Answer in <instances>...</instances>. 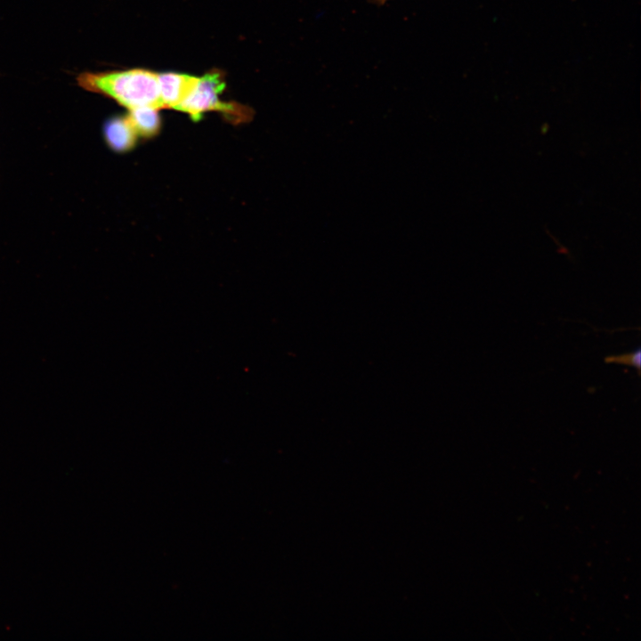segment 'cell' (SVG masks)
<instances>
[{
	"mask_svg": "<svg viewBox=\"0 0 641 641\" xmlns=\"http://www.w3.org/2000/svg\"><path fill=\"white\" fill-rule=\"evenodd\" d=\"M199 78V77L173 71L158 73L162 108L176 110L194 89Z\"/></svg>",
	"mask_w": 641,
	"mask_h": 641,
	"instance_id": "obj_3",
	"label": "cell"
},
{
	"mask_svg": "<svg viewBox=\"0 0 641 641\" xmlns=\"http://www.w3.org/2000/svg\"><path fill=\"white\" fill-rule=\"evenodd\" d=\"M371 1H374V2L378 3V4H383V3H385L386 0H371Z\"/></svg>",
	"mask_w": 641,
	"mask_h": 641,
	"instance_id": "obj_7",
	"label": "cell"
},
{
	"mask_svg": "<svg viewBox=\"0 0 641 641\" xmlns=\"http://www.w3.org/2000/svg\"><path fill=\"white\" fill-rule=\"evenodd\" d=\"M604 361L606 363L622 364L634 367L637 369V371H639L641 365V351L640 348H637L631 353L619 355H610L606 357Z\"/></svg>",
	"mask_w": 641,
	"mask_h": 641,
	"instance_id": "obj_6",
	"label": "cell"
},
{
	"mask_svg": "<svg viewBox=\"0 0 641 641\" xmlns=\"http://www.w3.org/2000/svg\"><path fill=\"white\" fill-rule=\"evenodd\" d=\"M77 81L84 89L110 97L128 110L142 106L162 109L158 73L152 70L84 72Z\"/></svg>",
	"mask_w": 641,
	"mask_h": 641,
	"instance_id": "obj_1",
	"label": "cell"
},
{
	"mask_svg": "<svg viewBox=\"0 0 641 641\" xmlns=\"http://www.w3.org/2000/svg\"><path fill=\"white\" fill-rule=\"evenodd\" d=\"M225 87L224 73L213 69L199 77V81L186 97L176 108V110L185 112L192 120L199 121L205 112L218 111L225 115L228 119L243 121L250 118L251 110L233 101H223L220 98Z\"/></svg>",
	"mask_w": 641,
	"mask_h": 641,
	"instance_id": "obj_2",
	"label": "cell"
},
{
	"mask_svg": "<svg viewBox=\"0 0 641 641\" xmlns=\"http://www.w3.org/2000/svg\"><path fill=\"white\" fill-rule=\"evenodd\" d=\"M104 135L108 144L117 151L133 148L137 136L126 116L110 119L105 124Z\"/></svg>",
	"mask_w": 641,
	"mask_h": 641,
	"instance_id": "obj_4",
	"label": "cell"
},
{
	"mask_svg": "<svg viewBox=\"0 0 641 641\" xmlns=\"http://www.w3.org/2000/svg\"><path fill=\"white\" fill-rule=\"evenodd\" d=\"M137 135H155L160 127L158 109L142 106L129 110L126 115Z\"/></svg>",
	"mask_w": 641,
	"mask_h": 641,
	"instance_id": "obj_5",
	"label": "cell"
}]
</instances>
